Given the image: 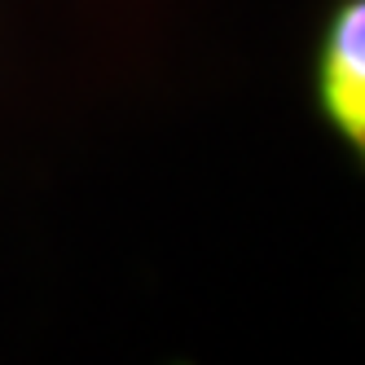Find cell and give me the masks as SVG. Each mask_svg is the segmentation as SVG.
Returning <instances> with one entry per match:
<instances>
[{
    "instance_id": "cell-1",
    "label": "cell",
    "mask_w": 365,
    "mask_h": 365,
    "mask_svg": "<svg viewBox=\"0 0 365 365\" xmlns=\"http://www.w3.org/2000/svg\"><path fill=\"white\" fill-rule=\"evenodd\" d=\"M317 101L334 137L365 168V0H344L330 14L317 62Z\"/></svg>"
}]
</instances>
